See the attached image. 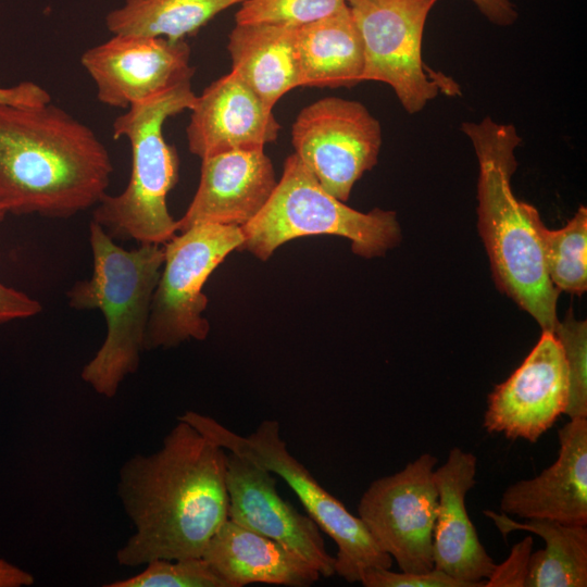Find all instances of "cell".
I'll use <instances>...</instances> for the list:
<instances>
[{"label":"cell","instance_id":"3957f363","mask_svg":"<svg viewBox=\"0 0 587 587\" xmlns=\"http://www.w3.org/2000/svg\"><path fill=\"white\" fill-rule=\"evenodd\" d=\"M478 162V230L497 286L529 313L542 330L553 332L559 320V290L551 283L544 259L538 211L513 193L515 149L522 139L511 124L489 116L464 122Z\"/></svg>","mask_w":587,"mask_h":587},{"label":"cell","instance_id":"ffe728a7","mask_svg":"<svg viewBox=\"0 0 587 587\" xmlns=\"http://www.w3.org/2000/svg\"><path fill=\"white\" fill-rule=\"evenodd\" d=\"M298 27L236 24L227 50L235 72L271 109L291 89L301 87Z\"/></svg>","mask_w":587,"mask_h":587},{"label":"cell","instance_id":"2e32d148","mask_svg":"<svg viewBox=\"0 0 587 587\" xmlns=\"http://www.w3.org/2000/svg\"><path fill=\"white\" fill-rule=\"evenodd\" d=\"M197 191L177 232L204 223L243 226L270 199L277 180L264 148L239 149L201 159Z\"/></svg>","mask_w":587,"mask_h":587},{"label":"cell","instance_id":"e0dca14e","mask_svg":"<svg viewBox=\"0 0 587 587\" xmlns=\"http://www.w3.org/2000/svg\"><path fill=\"white\" fill-rule=\"evenodd\" d=\"M477 458L454 447L434 470L438 505L433 532L434 569L473 587H484L495 562L479 540L465 505L476 484Z\"/></svg>","mask_w":587,"mask_h":587},{"label":"cell","instance_id":"4316f807","mask_svg":"<svg viewBox=\"0 0 587 587\" xmlns=\"http://www.w3.org/2000/svg\"><path fill=\"white\" fill-rule=\"evenodd\" d=\"M553 334L559 339L569 372V401L564 414L570 420L587 419V322L572 312L558 322Z\"/></svg>","mask_w":587,"mask_h":587},{"label":"cell","instance_id":"ac0fdd59","mask_svg":"<svg viewBox=\"0 0 587 587\" xmlns=\"http://www.w3.org/2000/svg\"><path fill=\"white\" fill-rule=\"evenodd\" d=\"M559 444V455L549 467L504 490L502 513L587 525V419H573L563 425Z\"/></svg>","mask_w":587,"mask_h":587},{"label":"cell","instance_id":"f546056e","mask_svg":"<svg viewBox=\"0 0 587 587\" xmlns=\"http://www.w3.org/2000/svg\"><path fill=\"white\" fill-rule=\"evenodd\" d=\"M41 309L38 300L0 282V324L35 316Z\"/></svg>","mask_w":587,"mask_h":587},{"label":"cell","instance_id":"4dcf8cb0","mask_svg":"<svg viewBox=\"0 0 587 587\" xmlns=\"http://www.w3.org/2000/svg\"><path fill=\"white\" fill-rule=\"evenodd\" d=\"M51 102L47 89L35 82H21L9 87H0V103L18 107H38Z\"/></svg>","mask_w":587,"mask_h":587},{"label":"cell","instance_id":"9c48e42d","mask_svg":"<svg viewBox=\"0 0 587 587\" xmlns=\"http://www.w3.org/2000/svg\"><path fill=\"white\" fill-rule=\"evenodd\" d=\"M438 0H347L360 32L362 82L389 85L403 109L414 114L442 90L459 92L455 83L430 71L422 59L427 16Z\"/></svg>","mask_w":587,"mask_h":587},{"label":"cell","instance_id":"83f0119b","mask_svg":"<svg viewBox=\"0 0 587 587\" xmlns=\"http://www.w3.org/2000/svg\"><path fill=\"white\" fill-rule=\"evenodd\" d=\"M360 583L365 587H473L436 569L426 573H411L372 567L362 573Z\"/></svg>","mask_w":587,"mask_h":587},{"label":"cell","instance_id":"277c9868","mask_svg":"<svg viewBox=\"0 0 587 587\" xmlns=\"http://www.w3.org/2000/svg\"><path fill=\"white\" fill-rule=\"evenodd\" d=\"M92 273L67 291L76 310H100L105 338L82 370V379L98 395L113 398L124 379L136 373L151 302L163 261V245L140 243L127 250L96 222L89 224Z\"/></svg>","mask_w":587,"mask_h":587},{"label":"cell","instance_id":"9a60e30c","mask_svg":"<svg viewBox=\"0 0 587 587\" xmlns=\"http://www.w3.org/2000/svg\"><path fill=\"white\" fill-rule=\"evenodd\" d=\"M189 151L203 159L239 149L264 148L280 125L254 91L233 71L212 82L190 109Z\"/></svg>","mask_w":587,"mask_h":587},{"label":"cell","instance_id":"d4e9b609","mask_svg":"<svg viewBox=\"0 0 587 587\" xmlns=\"http://www.w3.org/2000/svg\"><path fill=\"white\" fill-rule=\"evenodd\" d=\"M140 573L104 584L105 587H226L224 580L202 558L158 559Z\"/></svg>","mask_w":587,"mask_h":587},{"label":"cell","instance_id":"44dd1931","mask_svg":"<svg viewBox=\"0 0 587 587\" xmlns=\"http://www.w3.org/2000/svg\"><path fill=\"white\" fill-rule=\"evenodd\" d=\"M297 51L302 87H352L362 83L363 43L348 4L298 27Z\"/></svg>","mask_w":587,"mask_h":587},{"label":"cell","instance_id":"484cf974","mask_svg":"<svg viewBox=\"0 0 587 587\" xmlns=\"http://www.w3.org/2000/svg\"><path fill=\"white\" fill-rule=\"evenodd\" d=\"M347 0H243L236 24H277L300 27L328 16Z\"/></svg>","mask_w":587,"mask_h":587},{"label":"cell","instance_id":"7a4b0ae2","mask_svg":"<svg viewBox=\"0 0 587 587\" xmlns=\"http://www.w3.org/2000/svg\"><path fill=\"white\" fill-rule=\"evenodd\" d=\"M113 165L96 133L62 108L0 103V207L65 218L107 195Z\"/></svg>","mask_w":587,"mask_h":587},{"label":"cell","instance_id":"5b68a950","mask_svg":"<svg viewBox=\"0 0 587 587\" xmlns=\"http://www.w3.org/2000/svg\"><path fill=\"white\" fill-rule=\"evenodd\" d=\"M197 95L191 80L130 105L112 125L113 138H126L132 150L128 184L118 195H105L92 220L113 239L164 245L177 232L166 198L179 177V159L163 135L167 118L190 110Z\"/></svg>","mask_w":587,"mask_h":587},{"label":"cell","instance_id":"5bb4252c","mask_svg":"<svg viewBox=\"0 0 587 587\" xmlns=\"http://www.w3.org/2000/svg\"><path fill=\"white\" fill-rule=\"evenodd\" d=\"M228 519L271 538L311 564L322 577L335 574V557L321 529L277 491L273 473L235 453H227Z\"/></svg>","mask_w":587,"mask_h":587},{"label":"cell","instance_id":"8992f818","mask_svg":"<svg viewBox=\"0 0 587 587\" xmlns=\"http://www.w3.org/2000/svg\"><path fill=\"white\" fill-rule=\"evenodd\" d=\"M246 250L266 261L292 239L335 235L349 239L352 251L365 259L384 255L401 239L396 213L374 209L357 211L329 195L292 153L284 163L270 199L262 210L240 227Z\"/></svg>","mask_w":587,"mask_h":587},{"label":"cell","instance_id":"8fae6325","mask_svg":"<svg viewBox=\"0 0 587 587\" xmlns=\"http://www.w3.org/2000/svg\"><path fill=\"white\" fill-rule=\"evenodd\" d=\"M437 461L432 453H422L395 474L373 480L359 501L358 516L377 546L403 572L426 573L434 569Z\"/></svg>","mask_w":587,"mask_h":587},{"label":"cell","instance_id":"30bf717a","mask_svg":"<svg viewBox=\"0 0 587 587\" xmlns=\"http://www.w3.org/2000/svg\"><path fill=\"white\" fill-rule=\"evenodd\" d=\"M291 142L294 153L320 185L345 202L353 185L376 165L383 134L363 103L325 97L299 112Z\"/></svg>","mask_w":587,"mask_h":587},{"label":"cell","instance_id":"cb8c5ba5","mask_svg":"<svg viewBox=\"0 0 587 587\" xmlns=\"http://www.w3.org/2000/svg\"><path fill=\"white\" fill-rule=\"evenodd\" d=\"M545 265L553 286L575 295L587 288V209L579 207L557 230L541 229Z\"/></svg>","mask_w":587,"mask_h":587},{"label":"cell","instance_id":"1f68e13d","mask_svg":"<svg viewBox=\"0 0 587 587\" xmlns=\"http://www.w3.org/2000/svg\"><path fill=\"white\" fill-rule=\"evenodd\" d=\"M478 11L492 24L499 26L512 25L519 14L510 0H471Z\"/></svg>","mask_w":587,"mask_h":587},{"label":"cell","instance_id":"d6986e66","mask_svg":"<svg viewBox=\"0 0 587 587\" xmlns=\"http://www.w3.org/2000/svg\"><path fill=\"white\" fill-rule=\"evenodd\" d=\"M201 557L226 587L254 583L307 587L322 577L283 545L230 519L210 538Z\"/></svg>","mask_w":587,"mask_h":587},{"label":"cell","instance_id":"836d02e7","mask_svg":"<svg viewBox=\"0 0 587 587\" xmlns=\"http://www.w3.org/2000/svg\"><path fill=\"white\" fill-rule=\"evenodd\" d=\"M7 213L3 211V209L0 207V222L4 218Z\"/></svg>","mask_w":587,"mask_h":587},{"label":"cell","instance_id":"4fadbf2b","mask_svg":"<svg viewBox=\"0 0 587 587\" xmlns=\"http://www.w3.org/2000/svg\"><path fill=\"white\" fill-rule=\"evenodd\" d=\"M569 372L562 346L550 330L522 364L488 395L483 426L489 434L535 444L564 414Z\"/></svg>","mask_w":587,"mask_h":587},{"label":"cell","instance_id":"7402d4cb","mask_svg":"<svg viewBox=\"0 0 587 587\" xmlns=\"http://www.w3.org/2000/svg\"><path fill=\"white\" fill-rule=\"evenodd\" d=\"M484 514L504 538L513 530H527L544 539L545 548L530 554L525 587L587 586V525L544 519L516 522L490 510Z\"/></svg>","mask_w":587,"mask_h":587},{"label":"cell","instance_id":"52a82bcc","mask_svg":"<svg viewBox=\"0 0 587 587\" xmlns=\"http://www.w3.org/2000/svg\"><path fill=\"white\" fill-rule=\"evenodd\" d=\"M177 419L193 426L227 452L243 457L283 478L308 515L336 544L335 574L348 583H360L362 573L367 569L391 567V557L377 546L362 520L324 489L289 452L276 420H264L251 434L242 436L196 411H186Z\"/></svg>","mask_w":587,"mask_h":587},{"label":"cell","instance_id":"603a6c76","mask_svg":"<svg viewBox=\"0 0 587 587\" xmlns=\"http://www.w3.org/2000/svg\"><path fill=\"white\" fill-rule=\"evenodd\" d=\"M243 0H124L105 16L112 35L185 40L220 12Z\"/></svg>","mask_w":587,"mask_h":587},{"label":"cell","instance_id":"7c38bea8","mask_svg":"<svg viewBox=\"0 0 587 587\" xmlns=\"http://www.w3.org/2000/svg\"><path fill=\"white\" fill-rule=\"evenodd\" d=\"M82 66L104 105L125 109L191 80L190 47L186 40L113 35L80 57Z\"/></svg>","mask_w":587,"mask_h":587},{"label":"cell","instance_id":"6da1fadb","mask_svg":"<svg viewBox=\"0 0 587 587\" xmlns=\"http://www.w3.org/2000/svg\"><path fill=\"white\" fill-rule=\"evenodd\" d=\"M177 421L157 451L120 469L117 496L135 529L116 551L122 566L200 558L228 519L227 451Z\"/></svg>","mask_w":587,"mask_h":587},{"label":"cell","instance_id":"d6a6232c","mask_svg":"<svg viewBox=\"0 0 587 587\" xmlns=\"http://www.w3.org/2000/svg\"><path fill=\"white\" fill-rule=\"evenodd\" d=\"M35 582L32 573L0 558V587H24Z\"/></svg>","mask_w":587,"mask_h":587},{"label":"cell","instance_id":"f1b7e54d","mask_svg":"<svg viewBox=\"0 0 587 587\" xmlns=\"http://www.w3.org/2000/svg\"><path fill=\"white\" fill-rule=\"evenodd\" d=\"M532 548L529 536L514 545L507 560L495 565L484 587H525Z\"/></svg>","mask_w":587,"mask_h":587},{"label":"cell","instance_id":"ba28073f","mask_svg":"<svg viewBox=\"0 0 587 587\" xmlns=\"http://www.w3.org/2000/svg\"><path fill=\"white\" fill-rule=\"evenodd\" d=\"M179 233L163 245L164 261L152 297L145 350L208 337L210 324L202 315L208 298L202 288L225 258L243 243L241 228L234 225L204 223Z\"/></svg>","mask_w":587,"mask_h":587}]
</instances>
